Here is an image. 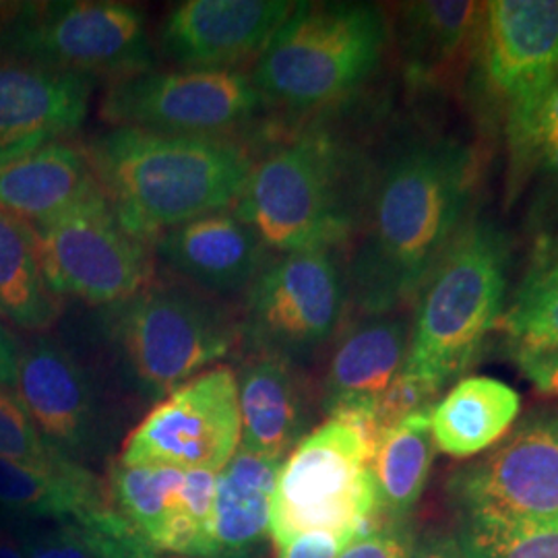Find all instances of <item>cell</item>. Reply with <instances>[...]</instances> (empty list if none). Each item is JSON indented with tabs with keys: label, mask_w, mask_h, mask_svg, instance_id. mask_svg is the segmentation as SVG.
<instances>
[{
	"label": "cell",
	"mask_w": 558,
	"mask_h": 558,
	"mask_svg": "<svg viewBox=\"0 0 558 558\" xmlns=\"http://www.w3.org/2000/svg\"><path fill=\"white\" fill-rule=\"evenodd\" d=\"M239 447V380L230 366H214L161 399L126 437L119 461L218 474Z\"/></svg>",
	"instance_id": "obj_11"
},
{
	"label": "cell",
	"mask_w": 558,
	"mask_h": 558,
	"mask_svg": "<svg viewBox=\"0 0 558 558\" xmlns=\"http://www.w3.org/2000/svg\"><path fill=\"white\" fill-rule=\"evenodd\" d=\"M505 558H558V532L523 539Z\"/></svg>",
	"instance_id": "obj_38"
},
{
	"label": "cell",
	"mask_w": 558,
	"mask_h": 558,
	"mask_svg": "<svg viewBox=\"0 0 558 558\" xmlns=\"http://www.w3.org/2000/svg\"><path fill=\"white\" fill-rule=\"evenodd\" d=\"M412 558H468L463 548L459 546L456 536L439 534L433 538L422 539L414 550Z\"/></svg>",
	"instance_id": "obj_39"
},
{
	"label": "cell",
	"mask_w": 558,
	"mask_h": 558,
	"mask_svg": "<svg viewBox=\"0 0 558 558\" xmlns=\"http://www.w3.org/2000/svg\"><path fill=\"white\" fill-rule=\"evenodd\" d=\"M511 191L525 182L558 197V80L505 110Z\"/></svg>",
	"instance_id": "obj_29"
},
{
	"label": "cell",
	"mask_w": 558,
	"mask_h": 558,
	"mask_svg": "<svg viewBox=\"0 0 558 558\" xmlns=\"http://www.w3.org/2000/svg\"><path fill=\"white\" fill-rule=\"evenodd\" d=\"M468 558H505L519 542L558 532V414H534L447 482Z\"/></svg>",
	"instance_id": "obj_4"
},
{
	"label": "cell",
	"mask_w": 558,
	"mask_h": 558,
	"mask_svg": "<svg viewBox=\"0 0 558 558\" xmlns=\"http://www.w3.org/2000/svg\"><path fill=\"white\" fill-rule=\"evenodd\" d=\"M106 323L126 373L147 398L170 396L236 343V329L220 308L174 288H143L110 304Z\"/></svg>",
	"instance_id": "obj_8"
},
{
	"label": "cell",
	"mask_w": 558,
	"mask_h": 558,
	"mask_svg": "<svg viewBox=\"0 0 558 558\" xmlns=\"http://www.w3.org/2000/svg\"><path fill=\"white\" fill-rule=\"evenodd\" d=\"M92 92L94 77L0 60V168L75 133Z\"/></svg>",
	"instance_id": "obj_16"
},
{
	"label": "cell",
	"mask_w": 558,
	"mask_h": 558,
	"mask_svg": "<svg viewBox=\"0 0 558 558\" xmlns=\"http://www.w3.org/2000/svg\"><path fill=\"white\" fill-rule=\"evenodd\" d=\"M430 412L422 410L401 420L379 440L371 461L383 515L405 521L418 505L435 461Z\"/></svg>",
	"instance_id": "obj_28"
},
{
	"label": "cell",
	"mask_w": 558,
	"mask_h": 558,
	"mask_svg": "<svg viewBox=\"0 0 558 558\" xmlns=\"http://www.w3.org/2000/svg\"><path fill=\"white\" fill-rule=\"evenodd\" d=\"M108 500L106 480L75 459L36 465L0 458V507L13 515L69 521L100 509Z\"/></svg>",
	"instance_id": "obj_25"
},
{
	"label": "cell",
	"mask_w": 558,
	"mask_h": 558,
	"mask_svg": "<svg viewBox=\"0 0 558 558\" xmlns=\"http://www.w3.org/2000/svg\"><path fill=\"white\" fill-rule=\"evenodd\" d=\"M0 54L80 75L151 71L145 13L112 0L27 2L0 23Z\"/></svg>",
	"instance_id": "obj_9"
},
{
	"label": "cell",
	"mask_w": 558,
	"mask_h": 558,
	"mask_svg": "<svg viewBox=\"0 0 558 558\" xmlns=\"http://www.w3.org/2000/svg\"><path fill=\"white\" fill-rule=\"evenodd\" d=\"M521 412L518 391L493 377H465L435 403L430 428L435 447L451 458H474L497 445Z\"/></svg>",
	"instance_id": "obj_26"
},
{
	"label": "cell",
	"mask_w": 558,
	"mask_h": 558,
	"mask_svg": "<svg viewBox=\"0 0 558 558\" xmlns=\"http://www.w3.org/2000/svg\"><path fill=\"white\" fill-rule=\"evenodd\" d=\"M410 325L403 317H371L339 341L325 383L323 408L331 416L341 408L375 403L396 380L408 356Z\"/></svg>",
	"instance_id": "obj_22"
},
{
	"label": "cell",
	"mask_w": 558,
	"mask_h": 558,
	"mask_svg": "<svg viewBox=\"0 0 558 558\" xmlns=\"http://www.w3.org/2000/svg\"><path fill=\"white\" fill-rule=\"evenodd\" d=\"M290 0H186L161 23L166 54L189 71H232L260 57L288 20Z\"/></svg>",
	"instance_id": "obj_15"
},
{
	"label": "cell",
	"mask_w": 558,
	"mask_h": 558,
	"mask_svg": "<svg viewBox=\"0 0 558 558\" xmlns=\"http://www.w3.org/2000/svg\"><path fill=\"white\" fill-rule=\"evenodd\" d=\"M418 546L414 527L405 521H387L362 538L352 539L338 558H412Z\"/></svg>",
	"instance_id": "obj_34"
},
{
	"label": "cell",
	"mask_w": 558,
	"mask_h": 558,
	"mask_svg": "<svg viewBox=\"0 0 558 558\" xmlns=\"http://www.w3.org/2000/svg\"><path fill=\"white\" fill-rule=\"evenodd\" d=\"M482 2L420 0L399 15V46L405 80L416 89L440 87L472 59L478 36Z\"/></svg>",
	"instance_id": "obj_20"
},
{
	"label": "cell",
	"mask_w": 558,
	"mask_h": 558,
	"mask_svg": "<svg viewBox=\"0 0 558 558\" xmlns=\"http://www.w3.org/2000/svg\"><path fill=\"white\" fill-rule=\"evenodd\" d=\"M281 463L240 447L228 461L216 482L209 558H251L269 538Z\"/></svg>",
	"instance_id": "obj_24"
},
{
	"label": "cell",
	"mask_w": 558,
	"mask_h": 558,
	"mask_svg": "<svg viewBox=\"0 0 558 558\" xmlns=\"http://www.w3.org/2000/svg\"><path fill=\"white\" fill-rule=\"evenodd\" d=\"M89 160L120 226L137 240L223 211L253 172L236 143L131 126L101 133Z\"/></svg>",
	"instance_id": "obj_2"
},
{
	"label": "cell",
	"mask_w": 558,
	"mask_h": 558,
	"mask_svg": "<svg viewBox=\"0 0 558 558\" xmlns=\"http://www.w3.org/2000/svg\"><path fill=\"white\" fill-rule=\"evenodd\" d=\"M23 553L25 558H96L81 539L73 521H60L57 530L23 542Z\"/></svg>",
	"instance_id": "obj_35"
},
{
	"label": "cell",
	"mask_w": 558,
	"mask_h": 558,
	"mask_svg": "<svg viewBox=\"0 0 558 558\" xmlns=\"http://www.w3.org/2000/svg\"><path fill=\"white\" fill-rule=\"evenodd\" d=\"M186 472L168 465H110L106 488L110 502L160 553L199 558L201 539L184 513Z\"/></svg>",
	"instance_id": "obj_23"
},
{
	"label": "cell",
	"mask_w": 558,
	"mask_h": 558,
	"mask_svg": "<svg viewBox=\"0 0 558 558\" xmlns=\"http://www.w3.org/2000/svg\"><path fill=\"white\" fill-rule=\"evenodd\" d=\"M69 521H73L81 539L96 558L158 557L154 544L110 500L100 509Z\"/></svg>",
	"instance_id": "obj_31"
},
{
	"label": "cell",
	"mask_w": 558,
	"mask_h": 558,
	"mask_svg": "<svg viewBox=\"0 0 558 558\" xmlns=\"http://www.w3.org/2000/svg\"><path fill=\"white\" fill-rule=\"evenodd\" d=\"M343 304L345 283L331 251L286 253L251 281L242 331L260 354L292 362L331 339Z\"/></svg>",
	"instance_id": "obj_12"
},
{
	"label": "cell",
	"mask_w": 558,
	"mask_h": 558,
	"mask_svg": "<svg viewBox=\"0 0 558 558\" xmlns=\"http://www.w3.org/2000/svg\"><path fill=\"white\" fill-rule=\"evenodd\" d=\"M98 189L89 156L57 141L0 168V211L38 228Z\"/></svg>",
	"instance_id": "obj_21"
},
{
	"label": "cell",
	"mask_w": 558,
	"mask_h": 558,
	"mask_svg": "<svg viewBox=\"0 0 558 558\" xmlns=\"http://www.w3.org/2000/svg\"><path fill=\"white\" fill-rule=\"evenodd\" d=\"M352 539L331 532H308L279 546L276 558H338Z\"/></svg>",
	"instance_id": "obj_36"
},
{
	"label": "cell",
	"mask_w": 558,
	"mask_h": 558,
	"mask_svg": "<svg viewBox=\"0 0 558 558\" xmlns=\"http://www.w3.org/2000/svg\"><path fill=\"white\" fill-rule=\"evenodd\" d=\"M34 230L57 296L110 306L137 294L151 276L145 246L120 226L101 189Z\"/></svg>",
	"instance_id": "obj_10"
},
{
	"label": "cell",
	"mask_w": 558,
	"mask_h": 558,
	"mask_svg": "<svg viewBox=\"0 0 558 558\" xmlns=\"http://www.w3.org/2000/svg\"><path fill=\"white\" fill-rule=\"evenodd\" d=\"M476 80L505 110L558 80V0L482 2Z\"/></svg>",
	"instance_id": "obj_14"
},
{
	"label": "cell",
	"mask_w": 558,
	"mask_h": 558,
	"mask_svg": "<svg viewBox=\"0 0 558 558\" xmlns=\"http://www.w3.org/2000/svg\"><path fill=\"white\" fill-rule=\"evenodd\" d=\"M387 36V21L375 4L296 2L251 80L265 101L290 110L323 108L373 77Z\"/></svg>",
	"instance_id": "obj_5"
},
{
	"label": "cell",
	"mask_w": 558,
	"mask_h": 558,
	"mask_svg": "<svg viewBox=\"0 0 558 558\" xmlns=\"http://www.w3.org/2000/svg\"><path fill=\"white\" fill-rule=\"evenodd\" d=\"M156 253L172 271L201 288L230 292L257 278L265 246L236 214L216 211L163 232Z\"/></svg>",
	"instance_id": "obj_18"
},
{
	"label": "cell",
	"mask_w": 558,
	"mask_h": 558,
	"mask_svg": "<svg viewBox=\"0 0 558 558\" xmlns=\"http://www.w3.org/2000/svg\"><path fill=\"white\" fill-rule=\"evenodd\" d=\"M0 458L36 465L66 458L44 440L20 398L4 387H0Z\"/></svg>",
	"instance_id": "obj_32"
},
{
	"label": "cell",
	"mask_w": 558,
	"mask_h": 558,
	"mask_svg": "<svg viewBox=\"0 0 558 558\" xmlns=\"http://www.w3.org/2000/svg\"><path fill=\"white\" fill-rule=\"evenodd\" d=\"M0 317L34 333L59 317V296L44 278L36 230L4 211H0Z\"/></svg>",
	"instance_id": "obj_27"
},
{
	"label": "cell",
	"mask_w": 558,
	"mask_h": 558,
	"mask_svg": "<svg viewBox=\"0 0 558 558\" xmlns=\"http://www.w3.org/2000/svg\"><path fill=\"white\" fill-rule=\"evenodd\" d=\"M239 380L240 449L283 461L304 437L306 401L290 360L260 354Z\"/></svg>",
	"instance_id": "obj_19"
},
{
	"label": "cell",
	"mask_w": 558,
	"mask_h": 558,
	"mask_svg": "<svg viewBox=\"0 0 558 558\" xmlns=\"http://www.w3.org/2000/svg\"><path fill=\"white\" fill-rule=\"evenodd\" d=\"M371 461L366 442L341 420L304 435L279 470L269 519L276 548L308 532L356 539L385 525Z\"/></svg>",
	"instance_id": "obj_7"
},
{
	"label": "cell",
	"mask_w": 558,
	"mask_h": 558,
	"mask_svg": "<svg viewBox=\"0 0 558 558\" xmlns=\"http://www.w3.org/2000/svg\"><path fill=\"white\" fill-rule=\"evenodd\" d=\"M265 100L239 71H143L120 77L104 100L117 126L216 137L259 114Z\"/></svg>",
	"instance_id": "obj_13"
},
{
	"label": "cell",
	"mask_w": 558,
	"mask_h": 558,
	"mask_svg": "<svg viewBox=\"0 0 558 558\" xmlns=\"http://www.w3.org/2000/svg\"><path fill=\"white\" fill-rule=\"evenodd\" d=\"M20 343L0 320V387L15 389L20 371Z\"/></svg>",
	"instance_id": "obj_37"
},
{
	"label": "cell",
	"mask_w": 558,
	"mask_h": 558,
	"mask_svg": "<svg viewBox=\"0 0 558 558\" xmlns=\"http://www.w3.org/2000/svg\"><path fill=\"white\" fill-rule=\"evenodd\" d=\"M511 239L470 216L418 292L403 373L440 391L478 359L509 302Z\"/></svg>",
	"instance_id": "obj_3"
},
{
	"label": "cell",
	"mask_w": 558,
	"mask_h": 558,
	"mask_svg": "<svg viewBox=\"0 0 558 558\" xmlns=\"http://www.w3.org/2000/svg\"><path fill=\"white\" fill-rule=\"evenodd\" d=\"M476 166V151L451 137L412 141L385 163L350 265L362 313L391 315L418 296L468 220Z\"/></svg>",
	"instance_id": "obj_1"
},
{
	"label": "cell",
	"mask_w": 558,
	"mask_h": 558,
	"mask_svg": "<svg viewBox=\"0 0 558 558\" xmlns=\"http://www.w3.org/2000/svg\"><path fill=\"white\" fill-rule=\"evenodd\" d=\"M507 354L538 393L558 399V343L509 341Z\"/></svg>",
	"instance_id": "obj_33"
},
{
	"label": "cell",
	"mask_w": 558,
	"mask_h": 558,
	"mask_svg": "<svg viewBox=\"0 0 558 558\" xmlns=\"http://www.w3.org/2000/svg\"><path fill=\"white\" fill-rule=\"evenodd\" d=\"M15 396L44 440L66 458L85 453L98 428L92 380L62 345L38 338L20 352Z\"/></svg>",
	"instance_id": "obj_17"
},
{
	"label": "cell",
	"mask_w": 558,
	"mask_h": 558,
	"mask_svg": "<svg viewBox=\"0 0 558 558\" xmlns=\"http://www.w3.org/2000/svg\"><path fill=\"white\" fill-rule=\"evenodd\" d=\"M345 174L336 141L323 131L302 133L253 166L234 214L265 248L283 255L331 251L354 223Z\"/></svg>",
	"instance_id": "obj_6"
},
{
	"label": "cell",
	"mask_w": 558,
	"mask_h": 558,
	"mask_svg": "<svg viewBox=\"0 0 558 558\" xmlns=\"http://www.w3.org/2000/svg\"><path fill=\"white\" fill-rule=\"evenodd\" d=\"M0 558H25L23 542L7 532H0Z\"/></svg>",
	"instance_id": "obj_40"
},
{
	"label": "cell",
	"mask_w": 558,
	"mask_h": 558,
	"mask_svg": "<svg viewBox=\"0 0 558 558\" xmlns=\"http://www.w3.org/2000/svg\"><path fill=\"white\" fill-rule=\"evenodd\" d=\"M497 329L509 341L558 343V240L539 244Z\"/></svg>",
	"instance_id": "obj_30"
}]
</instances>
